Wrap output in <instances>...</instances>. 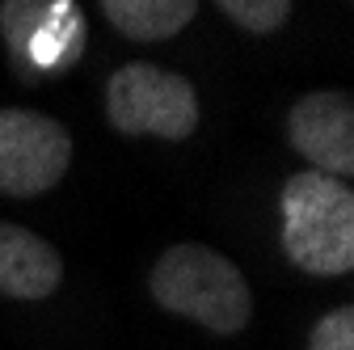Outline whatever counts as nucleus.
<instances>
[{"instance_id":"obj_1","label":"nucleus","mask_w":354,"mask_h":350,"mask_svg":"<svg viewBox=\"0 0 354 350\" xmlns=\"http://www.w3.org/2000/svg\"><path fill=\"white\" fill-rule=\"evenodd\" d=\"M148 291L165 313L207 333H241L253 317V291L241 266L194 241H182L156 257V266L148 270Z\"/></svg>"},{"instance_id":"obj_2","label":"nucleus","mask_w":354,"mask_h":350,"mask_svg":"<svg viewBox=\"0 0 354 350\" xmlns=\"http://www.w3.org/2000/svg\"><path fill=\"white\" fill-rule=\"evenodd\" d=\"M283 253L304 275L342 279L354 266V194L329 173L304 169L283 186Z\"/></svg>"},{"instance_id":"obj_3","label":"nucleus","mask_w":354,"mask_h":350,"mask_svg":"<svg viewBox=\"0 0 354 350\" xmlns=\"http://www.w3.org/2000/svg\"><path fill=\"white\" fill-rule=\"evenodd\" d=\"M106 118L122 136L186 140L198 127V93L182 72L160 64H122L106 80Z\"/></svg>"},{"instance_id":"obj_4","label":"nucleus","mask_w":354,"mask_h":350,"mask_svg":"<svg viewBox=\"0 0 354 350\" xmlns=\"http://www.w3.org/2000/svg\"><path fill=\"white\" fill-rule=\"evenodd\" d=\"M72 165V131L38 110H0V194L34 199L64 182Z\"/></svg>"},{"instance_id":"obj_5","label":"nucleus","mask_w":354,"mask_h":350,"mask_svg":"<svg viewBox=\"0 0 354 350\" xmlns=\"http://www.w3.org/2000/svg\"><path fill=\"white\" fill-rule=\"evenodd\" d=\"M287 140L317 173L346 182L354 173V102L342 89L304 93L287 110Z\"/></svg>"},{"instance_id":"obj_6","label":"nucleus","mask_w":354,"mask_h":350,"mask_svg":"<svg viewBox=\"0 0 354 350\" xmlns=\"http://www.w3.org/2000/svg\"><path fill=\"white\" fill-rule=\"evenodd\" d=\"M64 279V257L38 232L0 220V295L5 300H47Z\"/></svg>"},{"instance_id":"obj_7","label":"nucleus","mask_w":354,"mask_h":350,"mask_svg":"<svg viewBox=\"0 0 354 350\" xmlns=\"http://www.w3.org/2000/svg\"><path fill=\"white\" fill-rule=\"evenodd\" d=\"M102 13L131 42H165L194 21L198 0H102Z\"/></svg>"},{"instance_id":"obj_8","label":"nucleus","mask_w":354,"mask_h":350,"mask_svg":"<svg viewBox=\"0 0 354 350\" xmlns=\"http://www.w3.org/2000/svg\"><path fill=\"white\" fill-rule=\"evenodd\" d=\"M55 5L59 0H5L0 5V30H5V42H9V51H13L21 72H26V47H30L34 30L47 21V13Z\"/></svg>"},{"instance_id":"obj_9","label":"nucleus","mask_w":354,"mask_h":350,"mask_svg":"<svg viewBox=\"0 0 354 350\" xmlns=\"http://www.w3.org/2000/svg\"><path fill=\"white\" fill-rule=\"evenodd\" d=\"M215 5L249 34H274L291 17V0H215Z\"/></svg>"},{"instance_id":"obj_10","label":"nucleus","mask_w":354,"mask_h":350,"mask_svg":"<svg viewBox=\"0 0 354 350\" xmlns=\"http://www.w3.org/2000/svg\"><path fill=\"white\" fill-rule=\"evenodd\" d=\"M308 350H354V308L350 304H337L333 313H325L313 325Z\"/></svg>"}]
</instances>
